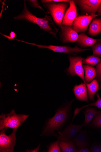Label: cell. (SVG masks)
Returning <instances> with one entry per match:
<instances>
[{
	"label": "cell",
	"mask_w": 101,
	"mask_h": 152,
	"mask_svg": "<svg viewBox=\"0 0 101 152\" xmlns=\"http://www.w3.org/2000/svg\"><path fill=\"white\" fill-rule=\"evenodd\" d=\"M75 99L65 103L59 108L54 116L47 120L41 134V136L56 137L67 121L71 106Z\"/></svg>",
	"instance_id": "cell-1"
},
{
	"label": "cell",
	"mask_w": 101,
	"mask_h": 152,
	"mask_svg": "<svg viewBox=\"0 0 101 152\" xmlns=\"http://www.w3.org/2000/svg\"><path fill=\"white\" fill-rule=\"evenodd\" d=\"M28 1L30 2V4L33 7L39 8L43 11H44V9L40 5L37 1H36V0H31V1Z\"/></svg>",
	"instance_id": "cell-28"
},
{
	"label": "cell",
	"mask_w": 101,
	"mask_h": 152,
	"mask_svg": "<svg viewBox=\"0 0 101 152\" xmlns=\"http://www.w3.org/2000/svg\"><path fill=\"white\" fill-rule=\"evenodd\" d=\"M30 116L29 115L18 114L12 109L7 114L0 115V131L5 128L18 129Z\"/></svg>",
	"instance_id": "cell-3"
},
{
	"label": "cell",
	"mask_w": 101,
	"mask_h": 152,
	"mask_svg": "<svg viewBox=\"0 0 101 152\" xmlns=\"http://www.w3.org/2000/svg\"><path fill=\"white\" fill-rule=\"evenodd\" d=\"M87 88L88 97L91 101H94L95 95L99 89V84L96 79L94 80L92 82L88 83H85Z\"/></svg>",
	"instance_id": "cell-16"
},
{
	"label": "cell",
	"mask_w": 101,
	"mask_h": 152,
	"mask_svg": "<svg viewBox=\"0 0 101 152\" xmlns=\"http://www.w3.org/2000/svg\"><path fill=\"white\" fill-rule=\"evenodd\" d=\"M100 133H101V130H100Z\"/></svg>",
	"instance_id": "cell-34"
},
{
	"label": "cell",
	"mask_w": 101,
	"mask_h": 152,
	"mask_svg": "<svg viewBox=\"0 0 101 152\" xmlns=\"http://www.w3.org/2000/svg\"><path fill=\"white\" fill-rule=\"evenodd\" d=\"M79 152H90L89 147H86L81 148L79 150Z\"/></svg>",
	"instance_id": "cell-31"
},
{
	"label": "cell",
	"mask_w": 101,
	"mask_h": 152,
	"mask_svg": "<svg viewBox=\"0 0 101 152\" xmlns=\"http://www.w3.org/2000/svg\"><path fill=\"white\" fill-rule=\"evenodd\" d=\"M97 16V15L78 16L74 21L72 27L77 33H84L87 30L92 20Z\"/></svg>",
	"instance_id": "cell-10"
},
{
	"label": "cell",
	"mask_w": 101,
	"mask_h": 152,
	"mask_svg": "<svg viewBox=\"0 0 101 152\" xmlns=\"http://www.w3.org/2000/svg\"><path fill=\"white\" fill-rule=\"evenodd\" d=\"M70 1L69 0H43L41 1V2L43 4H45L48 2L52 1L56 3H60V2H69Z\"/></svg>",
	"instance_id": "cell-29"
},
{
	"label": "cell",
	"mask_w": 101,
	"mask_h": 152,
	"mask_svg": "<svg viewBox=\"0 0 101 152\" xmlns=\"http://www.w3.org/2000/svg\"><path fill=\"white\" fill-rule=\"evenodd\" d=\"M25 1H24V8L22 12L19 15L14 17V19L36 24L41 30L48 32L57 38V34L59 29L56 28L51 17L46 15L42 18H37L28 10Z\"/></svg>",
	"instance_id": "cell-2"
},
{
	"label": "cell",
	"mask_w": 101,
	"mask_h": 152,
	"mask_svg": "<svg viewBox=\"0 0 101 152\" xmlns=\"http://www.w3.org/2000/svg\"><path fill=\"white\" fill-rule=\"evenodd\" d=\"M91 124L94 128H101V111H97L92 120Z\"/></svg>",
	"instance_id": "cell-23"
},
{
	"label": "cell",
	"mask_w": 101,
	"mask_h": 152,
	"mask_svg": "<svg viewBox=\"0 0 101 152\" xmlns=\"http://www.w3.org/2000/svg\"><path fill=\"white\" fill-rule=\"evenodd\" d=\"M70 62L69 67L67 69V72L70 76H78L82 79L85 83L84 71L82 66L84 58L81 56H69Z\"/></svg>",
	"instance_id": "cell-6"
},
{
	"label": "cell",
	"mask_w": 101,
	"mask_h": 152,
	"mask_svg": "<svg viewBox=\"0 0 101 152\" xmlns=\"http://www.w3.org/2000/svg\"><path fill=\"white\" fill-rule=\"evenodd\" d=\"M69 3L51 1L43 4L50 13L54 22L60 27L62 25L65 12L68 6Z\"/></svg>",
	"instance_id": "cell-4"
},
{
	"label": "cell",
	"mask_w": 101,
	"mask_h": 152,
	"mask_svg": "<svg viewBox=\"0 0 101 152\" xmlns=\"http://www.w3.org/2000/svg\"><path fill=\"white\" fill-rule=\"evenodd\" d=\"M73 92L76 98L81 101L88 102V92L87 87L84 83H81L79 85L75 86Z\"/></svg>",
	"instance_id": "cell-13"
},
{
	"label": "cell",
	"mask_w": 101,
	"mask_h": 152,
	"mask_svg": "<svg viewBox=\"0 0 101 152\" xmlns=\"http://www.w3.org/2000/svg\"><path fill=\"white\" fill-rule=\"evenodd\" d=\"M60 141V146L62 152H78L79 150L73 142Z\"/></svg>",
	"instance_id": "cell-19"
},
{
	"label": "cell",
	"mask_w": 101,
	"mask_h": 152,
	"mask_svg": "<svg viewBox=\"0 0 101 152\" xmlns=\"http://www.w3.org/2000/svg\"><path fill=\"white\" fill-rule=\"evenodd\" d=\"M92 47L93 56L98 58L101 57V43L97 42Z\"/></svg>",
	"instance_id": "cell-25"
},
{
	"label": "cell",
	"mask_w": 101,
	"mask_h": 152,
	"mask_svg": "<svg viewBox=\"0 0 101 152\" xmlns=\"http://www.w3.org/2000/svg\"><path fill=\"white\" fill-rule=\"evenodd\" d=\"M71 140L75 143L78 150L89 147L87 132L85 131L78 133Z\"/></svg>",
	"instance_id": "cell-14"
},
{
	"label": "cell",
	"mask_w": 101,
	"mask_h": 152,
	"mask_svg": "<svg viewBox=\"0 0 101 152\" xmlns=\"http://www.w3.org/2000/svg\"><path fill=\"white\" fill-rule=\"evenodd\" d=\"M60 28V40L63 43H73L77 41L79 35L72 26L62 25Z\"/></svg>",
	"instance_id": "cell-11"
},
{
	"label": "cell",
	"mask_w": 101,
	"mask_h": 152,
	"mask_svg": "<svg viewBox=\"0 0 101 152\" xmlns=\"http://www.w3.org/2000/svg\"><path fill=\"white\" fill-rule=\"evenodd\" d=\"M97 14H96L97 16H101V6L97 11Z\"/></svg>",
	"instance_id": "cell-32"
},
{
	"label": "cell",
	"mask_w": 101,
	"mask_h": 152,
	"mask_svg": "<svg viewBox=\"0 0 101 152\" xmlns=\"http://www.w3.org/2000/svg\"><path fill=\"white\" fill-rule=\"evenodd\" d=\"M96 79L100 85L99 90H101V61L96 65Z\"/></svg>",
	"instance_id": "cell-26"
},
{
	"label": "cell",
	"mask_w": 101,
	"mask_h": 152,
	"mask_svg": "<svg viewBox=\"0 0 101 152\" xmlns=\"http://www.w3.org/2000/svg\"><path fill=\"white\" fill-rule=\"evenodd\" d=\"M97 39L90 37L83 33L78 36L77 44L81 47L87 48L92 47L97 42Z\"/></svg>",
	"instance_id": "cell-15"
},
{
	"label": "cell",
	"mask_w": 101,
	"mask_h": 152,
	"mask_svg": "<svg viewBox=\"0 0 101 152\" xmlns=\"http://www.w3.org/2000/svg\"><path fill=\"white\" fill-rule=\"evenodd\" d=\"M90 150L92 152H101V144L94 143L92 145Z\"/></svg>",
	"instance_id": "cell-27"
},
{
	"label": "cell",
	"mask_w": 101,
	"mask_h": 152,
	"mask_svg": "<svg viewBox=\"0 0 101 152\" xmlns=\"http://www.w3.org/2000/svg\"><path fill=\"white\" fill-rule=\"evenodd\" d=\"M18 41H20L28 45L35 46L39 48H45L49 49L52 51L57 53H64L69 54L76 55L77 54L83 52L84 51L90 50V49H82L80 48L77 46L74 48H71L68 46H56L52 45L49 46L37 45L35 43H30L25 42L22 40L14 39Z\"/></svg>",
	"instance_id": "cell-7"
},
{
	"label": "cell",
	"mask_w": 101,
	"mask_h": 152,
	"mask_svg": "<svg viewBox=\"0 0 101 152\" xmlns=\"http://www.w3.org/2000/svg\"><path fill=\"white\" fill-rule=\"evenodd\" d=\"M70 7L66 10L62 23V25L72 26L77 17V7L74 1H70Z\"/></svg>",
	"instance_id": "cell-12"
},
{
	"label": "cell",
	"mask_w": 101,
	"mask_h": 152,
	"mask_svg": "<svg viewBox=\"0 0 101 152\" xmlns=\"http://www.w3.org/2000/svg\"><path fill=\"white\" fill-rule=\"evenodd\" d=\"M7 128L0 131V152H13L16 143V134L18 129H12L9 135L6 134Z\"/></svg>",
	"instance_id": "cell-5"
},
{
	"label": "cell",
	"mask_w": 101,
	"mask_h": 152,
	"mask_svg": "<svg viewBox=\"0 0 101 152\" xmlns=\"http://www.w3.org/2000/svg\"><path fill=\"white\" fill-rule=\"evenodd\" d=\"M84 124L81 125L71 124L59 132L56 137L59 141H68L73 139L82 129Z\"/></svg>",
	"instance_id": "cell-9"
},
{
	"label": "cell",
	"mask_w": 101,
	"mask_h": 152,
	"mask_svg": "<svg viewBox=\"0 0 101 152\" xmlns=\"http://www.w3.org/2000/svg\"><path fill=\"white\" fill-rule=\"evenodd\" d=\"M96 95L97 99V101L95 102L92 103L88 105L84 106L80 108H77L75 109L73 119V121L74 120V119L76 116L81 111V110L84 108H86L89 106H94L98 108L101 109V98L98 92L97 93Z\"/></svg>",
	"instance_id": "cell-21"
},
{
	"label": "cell",
	"mask_w": 101,
	"mask_h": 152,
	"mask_svg": "<svg viewBox=\"0 0 101 152\" xmlns=\"http://www.w3.org/2000/svg\"><path fill=\"white\" fill-rule=\"evenodd\" d=\"M101 61V59L100 58L92 55L84 59L83 61V64L94 66L97 65Z\"/></svg>",
	"instance_id": "cell-22"
},
{
	"label": "cell",
	"mask_w": 101,
	"mask_h": 152,
	"mask_svg": "<svg viewBox=\"0 0 101 152\" xmlns=\"http://www.w3.org/2000/svg\"><path fill=\"white\" fill-rule=\"evenodd\" d=\"M85 72L84 80L86 82L89 83L96 76V68L94 67L88 65H83Z\"/></svg>",
	"instance_id": "cell-17"
},
{
	"label": "cell",
	"mask_w": 101,
	"mask_h": 152,
	"mask_svg": "<svg viewBox=\"0 0 101 152\" xmlns=\"http://www.w3.org/2000/svg\"><path fill=\"white\" fill-rule=\"evenodd\" d=\"M101 33V18H94L91 23L88 34L91 36H96Z\"/></svg>",
	"instance_id": "cell-18"
},
{
	"label": "cell",
	"mask_w": 101,
	"mask_h": 152,
	"mask_svg": "<svg viewBox=\"0 0 101 152\" xmlns=\"http://www.w3.org/2000/svg\"><path fill=\"white\" fill-rule=\"evenodd\" d=\"M2 35L3 36H4V37L7 38L8 39L10 40H12L14 39V38H15L16 36V34L14 33V32H13L12 31L11 32V33L10 34V36H7V35L3 34H2L1 33Z\"/></svg>",
	"instance_id": "cell-30"
},
{
	"label": "cell",
	"mask_w": 101,
	"mask_h": 152,
	"mask_svg": "<svg viewBox=\"0 0 101 152\" xmlns=\"http://www.w3.org/2000/svg\"><path fill=\"white\" fill-rule=\"evenodd\" d=\"M97 41H99V42H101V39H97Z\"/></svg>",
	"instance_id": "cell-33"
},
{
	"label": "cell",
	"mask_w": 101,
	"mask_h": 152,
	"mask_svg": "<svg viewBox=\"0 0 101 152\" xmlns=\"http://www.w3.org/2000/svg\"><path fill=\"white\" fill-rule=\"evenodd\" d=\"M86 108L84 113L85 120L84 124L87 125L92 121L98 111L95 107H87Z\"/></svg>",
	"instance_id": "cell-20"
},
{
	"label": "cell",
	"mask_w": 101,
	"mask_h": 152,
	"mask_svg": "<svg viewBox=\"0 0 101 152\" xmlns=\"http://www.w3.org/2000/svg\"><path fill=\"white\" fill-rule=\"evenodd\" d=\"M81 10L89 15H96V13L101 6V0H76L74 1Z\"/></svg>",
	"instance_id": "cell-8"
},
{
	"label": "cell",
	"mask_w": 101,
	"mask_h": 152,
	"mask_svg": "<svg viewBox=\"0 0 101 152\" xmlns=\"http://www.w3.org/2000/svg\"><path fill=\"white\" fill-rule=\"evenodd\" d=\"M60 141L58 140L54 142L48 148V152H61V148L60 146Z\"/></svg>",
	"instance_id": "cell-24"
}]
</instances>
